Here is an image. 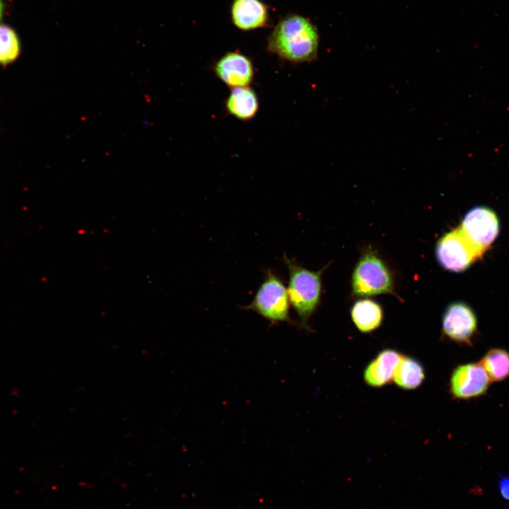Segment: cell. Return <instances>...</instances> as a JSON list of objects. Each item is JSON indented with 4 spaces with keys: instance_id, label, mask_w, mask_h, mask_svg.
<instances>
[{
    "instance_id": "1",
    "label": "cell",
    "mask_w": 509,
    "mask_h": 509,
    "mask_svg": "<svg viewBox=\"0 0 509 509\" xmlns=\"http://www.w3.org/2000/svg\"><path fill=\"white\" fill-rule=\"evenodd\" d=\"M319 35L308 18L295 13L281 18L267 40V51L292 64L311 62L318 52Z\"/></svg>"
},
{
    "instance_id": "2",
    "label": "cell",
    "mask_w": 509,
    "mask_h": 509,
    "mask_svg": "<svg viewBox=\"0 0 509 509\" xmlns=\"http://www.w3.org/2000/svg\"><path fill=\"white\" fill-rule=\"evenodd\" d=\"M283 260L288 272L287 291L291 305L298 315L301 325L307 329L309 319L320 301L324 269L317 271L308 269L286 254Z\"/></svg>"
},
{
    "instance_id": "3",
    "label": "cell",
    "mask_w": 509,
    "mask_h": 509,
    "mask_svg": "<svg viewBox=\"0 0 509 509\" xmlns=\"http://www.w3.org/2000/svg\"><path fill=\"white\" fill-rule=\"evenodd\" d=\"M290 305L284 283L272 270L268 269L252 300L242 308L255 311L274 324L292 322L289 315Z\"/></svg>"
},
{
    "instance_id": "4",
    "label": "cell",
    "mask_w": 509,
    "mask_h": 509,
    "mask_svg": "<svg viewBox=\"0 0 509 509\" xmlns=\"http://www.w3.org/2000/svg\"><path fill=\"white\" fill-rule=\"evenodd\" d=\"M352 290L357 296L392 293L390 271L374 253L368 252L358 260L352 276Z\"/></svg>"
},
{
    "instance_id": "5",
    "label": "cell",
    "mask_w": 509,
    "mask_h": 509,
    "mask_svg": "<svg viewBox=\"0 0 509 509\" xmlns=\"http://www.w3.org/2000/svg\"><path fill=\"white\" fill-rule=\"evenodd\" d=\"M469 242L482 256L496 239L500 223L496 213L484 206H476L464 215L459 227Z\"/></svg>"
},
{
    "instance_id": "6",
    "label": "cell",
    "mask_w": 509,
    "mask_h": 509,
    "mask_svg": "<svg viewBox=\"0 0 509 509\" xmlns=\"http://www.w3.org/2000/svg\"><path fill=\"white\" fill-rule=\"evenodd\" d=\"M435 255L440 264L453 272L466 270L482 257L466 239L459 227L439 239Z\"/></svg>"
},
{
    "instance_id": "7",
    "label": "cell",
    "mask_w": 509,
    "mask_h": 509,
    "mask_svg": "<svg viewBox=\"0 0 509 509\" xmlns=\"http://www.w3.org/2000/svg\"><path fill=\"white\" fill-rule=\"evenodd\" d=\"M444 337L460 345L472 346L478 333L473 310L463 302H455L445 309L442 320Z\"/></svg>"
},
{
    "instance_id": "8",
    "label": "cell",
    "mask_w": 509,
    "mask_h": 509,
    "mask_svg": "<svg viewBox=\"0 0 509 509\" xmlns=\"http://www.w3.org/2000/svg\"><path fill=\"white\" fill-rule=\"evenodd\" d=\"M491 380L480 362L457 365L452 370L449 390L453 398L469 400L486 394Z\"/></svg>"
},
{
    "instance_id": "9",
    "label": "cell",
    "mask_w": 509,
    "mask_h": 509,
    "mask_svg": "<svg viewBox=\"0 0 509 509\" xmlns=\"http://www.w3.org/2000/svg\"><path fill=\"white\" fill-rule=\"evenodd\" d=\"M214 75L230 88L250 86L255 66L250 57L238 51L228 52L211 66Z\"/></svg>"
},
{
    "instance_id": "10",
    "label": "cell",
    "mask_w": 509,
    "mask_h": 509,
    "mask_svg": "<svg viewBox=\"0 0 509 509\" xmlns=\"http://www.w3.org/2000/svg\"><path fill=\"white\" fill-rule=\"evenodd\" d=\"M230 16L234 25L244 31L264 28L269 22L268 6L261 0H233Z\"/></svg>"
},
{
    "instance_id": "11",
    "label": "cell",
    "mask_w": 509,
    "mask_h": 509,
    "mask_svg": "<svg viewBox=\"0 0 509 509\" xmlns=\"http://www.w3.org/2000/svg\"><path fill=\"white\" fill-rule=\"evenodd\" d=\"M402 357V353L394 349L380 351L364 370L365 383L373 387H381L390 383Z\"/></svg>"
},
{
    "instance_id": "12",
    "label": "cell",
    "mask_w": 509,
    "mask_h": 509,
    "mask_svg": "<svg viewBox=\"0 0 509 509\" xmlns=\"http://www.w3.org/2000/svg\"><path fill=\"white\" fill-rule=\"evenodd\" d=\"M224 106L228 115L240 121L248 122L258 112L259 98L250 86L233 88L226 98Z\"/></svg>"
},
{
    "instance_id": "13",
    "label": "cell",
    "mask_w": 509,
    "mask_h": 509,
    "mask_svg": "<svg viewBox=\"0 0 509 509\" xmlns=\"http://www.w3.org/2000/svg\"><path fill=\"white\" fill-rule=\"evenodd\" d=\"M351 315L356 328L363 333H370L378 329L383 319L380 305L368 299L356 302L351 308Z\"/></svg>"
},
{
    "instance_id": "14",
    "label": "cell",
    "mask_w": 509,
    "mask_h": 509,
    "mask_svg": "<svg viewBox=\"0 0 509 509\" xmlns=\"http://www.w3.org/2000/svg\"><path fill=\"white\" fill-rule=\"evenodd\" d=\"M424 380L422 364L413 357L403 356L393 376L395 384L403 390H410L419 387Z\"/></svg>"
},
{
    "instance_id": "15",
    "label": "cell",
    "mask_w": 509,
    "mask_h": 509,
    "mask_svg": "<svg viewBox=\"0 0 509 509\" xmlns=\"http://www.w3.org/2000/svg\"><path fill=\"white\" fill-rule=\"evenodd\" d=\"M480 363L491 382H501L509 377V352L501 348L490 349Z\"/></svg>"
},
{
    "instance_id": "16",
    "label": "cell",
    "mask_w": 509,
    "mask_h": 509,
    "mask_svg": "<svg viewBox=\"0 0 509 509\" xmlns=\"http://www.w3.org/2000/svg\"><path fill=\"white\" fill-rule=\"evenodd\" d=\"M20 52L21 44L15 31L8 26L0 25V65L6 66L14 62Z\"/></svg>"
},
{
    "instance_id": "17",
    "label": "cell",
    "mask_w": 509,
    "mask_h": 509,
    "mask_svg": "<svg viewBox=\"0 0 509 509\" xmlns=\"http://www.w3.org/2000/svg\"><path fill=\"white\" fill-rule=\"evenodd\" d=\"M498 490L503 499L509 501V476H501L498 481Z\"/></svg>"
},
{
    "instance_id": "18",
    "label": "cell",
    "mask_w": 509,
    "mask_h": 509,
    "mask_svg": "<svg viewBox=\"0 0 509 509\" xmlns=\"http://www.w3.org/2000/svg\"><path fill=\"white\" fill-rule=\"evenodd\" d=\"M2 12H3V5H2L1 1L0 0V19L2 16Z\"/></svg>"
}]
</instances>
